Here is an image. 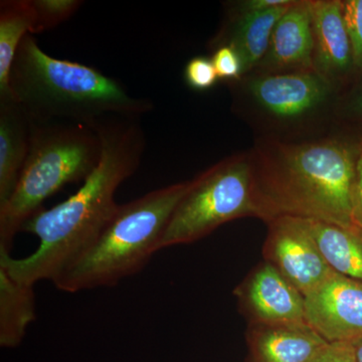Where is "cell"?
I'll return each instance as SVG.
<instances>
[{
  "label": "cell",
  "mask_w": 362,
  "mask_h": 362,
  "mask_svg": "<svg viewBox=\"0 0 362 362\" xmlns=\"http://www.w3.org/2000/svg\"><path fill=\"white\" fill-rule=\"evenodd\" d=\"M32 123L13 98L0 99V206L13 194L30 145Z\"/></svg>",
  "instance_id": "15"
},
{
  "label": "cell",
  "mask_w": 362,
  "mask_h": 362,
  "mask_svg": "<svg viewBox=\"0 0 362 362\" xmlns=\"http://www.w3.org/2000/svg\"><path fill=\"white\" fill-rule=\"evenodd\" d=\"M343 18L349 33L357 74L362 71V0H342Z\"/></svg>",
  "instance_id": "21"
},
{
  "label": "cell",
  "mask_w": 362,
  "mask_h": 362,
  "mask_svg": "<svg viewBox=\"0 0 362 362\" xmlns=\"http://www.w3.org/2000/svg\"><path fill=\"white\" fill-rule=\"evenodd\" d=\"M32 123L30 145L18 185L0 206V251L11 254L16 235L44 204L71 183L85 181L99 164L102 143L82 124Z\"/></svg>",
  "instance_id": "6"
},
{
  "label": "cell",
  "mask_w": 362,
  "mask_h": 362,
  "mask_svg": "<svg viewBox=\"0 0 362 362\" xmlns=\"http://www.w3.org/2000/svg\"><path fill=\"white\" fill-rule=\"evenodd\" d=\"M354 346H356L357 362H362V340L354 343Z\"/></svg>",
  "instance_id": "27"
},
{
  "label": "cell",
  "mask_w": 362,
  "mask_h": 362,
  "mask_svg": "<svg viewBox=\"0 0 362 362\" xmlns=\"http://www.w3.org/2000/svg\"><path fill=\"white\" fill-rule=\"evenodd\" d=\"M291 0H242V1L226 2L233 9L240 11H259L289 4Z\"/></svg>",
  "instance_id": "25"
},
{
  "label": "cell",
  "mask_w": 362,
  "mask_h": 362,
  "mask_svg": "<svg viewBox=\"0 0 362 362\" xmlns=\"http://www.w3.org/2000/svg\"><path fill=\"white\" fill-rule=\"evenodd\" d=\"M189 183H173L120 204L95 242L52 282L57 289L112 287L142 271L160 250L169 218Z\"/></svg>",
  "instance_id": "4"
},
{
  "label": "cell",
  "mask_w": 362,
  "mask_h": 362,
  "mask_svg": "<svg viewBox=\"0 0 362 362\" xmlns=\"http://www.w3.org/2000/svg\"><path fill=\"white\" fill-rule=\"evenodd\" d=\"M307 322L328 342L362 340V283L333 272L305 296Z\"/></svg>",
  "instance_id": "10"
},
{
  "label": "cell",
  "mask_w": 362,
  "mask_h": 362,
  "mask_svg": "<svg viewBox=\"0 0 362 362\" xmlns=\"http://www.w3.org/2000/svg\"><path fill=\"white\" fill-rule=\"evenodd\" d=\"M314 71L340 92L357 76L342 0H310Z\"/></svg>",
  "instance_id": "11"
},
{
  "label": "cell",
  "mask_w": 362,
  "mask_h": 362,
  "mask_svg": "<svg viewBox=\"0 0 362 362\" xmlns=\"http://www.w3.org/2000/svg\"><path fill=\"white\" fill-rule=\"evenodd\" d=\"M35 11L32 0L0 2V99L11 98L8 78L21 40L32 33Z\"/></svg>",
  "instance_id": "18"
},
{
  "label": "cell",
  "mask_w": 362,
  "mask_h": 362,
  "mask_svg": "<svg viewBox=\"0 0 362 362\" xmlns=\"http://www.w3.org/2000/svg\"><path fill=\"white\" fill-rule=\"evenodd\" d=\"M246 216L256 218L247 151L226 157L190 180L159 247L192 244L221 226Z\"/></svg>",
  "instance_id": "7"
},
{
  "label": "cell",
  "mask_w": 362,
  "mask_h": 362,
  "mask_svg": "<svg viewBox=\"0 0 362 362\" xmlns=\"http://www.w3.org/2000/svg\"><path fill=\"white\" fill-rule=\"evenodd\" d=\"M306 223L330 268L362 283V230L321 221Z\"/></svg>",
  "instance_id": "17"
},
{
  "label": "cell",
  "mask_w": 362,
  "mask_h": 362,
  "mask_svg": "<svg viewBox=\"0 0 362 362\" xmlns=\"http://www.w3.org/2000/svg\"><path fill=\"white\" fill-rule=\"evenodd\" d=\"M211 62L220 80L226 83L243 77V64L238 52L228 45L216 47L211 51Z\"/></svg>",
  "instance_id": "23"
},
{
  "label": "cell",
  "mask_w": 362,
  "mask_h": 362,
  "mask_svg": "<svg viewBox=\"0 0 362 362\" xmlns=\"http://www.w3.org/2000/svg\"><path fill=\"white\" fill-rule=\"evenodd\" d=\"M226 84L233 113L256 139L297 141L332 132L340 90L315 71H251Z\"/></svg>",
  "instance_id": "5"
},
{
  "label": "cell",
  "mask_w": 362,
  "mask_h": 362,
  "mask_svg": "<svg viewBox=\"0 0 362 362\" xmlns=\"http://www.w3.org/2000/svg\"><path fill=\"white\" fill-rule=\"evenodd\" d=\"M185 80L192 90L204 92L214 87L220 78L211 59L199 56L187 62L185 68Z\"/></svg>",
  "instance_id": "22"
},
{
  "label": "cell",
  "mask_w": 362,
  "mask_h": 362,
  "mask_svg": "<svg viewBox=\"0 0 362 362\" xmlns=\"http://www.w3.org/2000/svg\"><path fill=\"white\" fill-rule=\"evenodd\" d=\"M8 86L11 97L33 123L90 127L106 116L140 118L154 107L93 66L49 56L30 33L14 57Z\"/></svg>",
  "instance_id": "3"
},
{
  "label": "cell",
  "mask_w": 362,
  "mask_h": 362,
  "mask_svg": "<svg viewBox=\"0 0 362 362\" xmlns=\"http://www.w3.org/2000/svg\"><path fill=\"white\" fill-rule=\"evenodd\" d=\"M332 132L362 143V71L339 93Z\"/></svg>",
  "instance_id": "19"
},
{
  "label": "cell",
  "mask_w": 362,
  "mask_h": 362,
  "mask_svg": "<svg viewBox=\"0 0 362 362\" xmlns=\"http://www.w3.org/2000/svg\"><path fill=\"white\" fill-rule=\"evenodd\" d=\"M312 362H357L354 343L329 342Z\"/></svg>",
  "instance_id": "24"
},
{
  "label": "cell",
  "mask_w": 362,
  "mask_h": 362,
  "mask_svg": "<svg viewBox=\"0 0 362 362\" xmlns=\"http://www.w3.org/2000/svg\"><path fill=\"white\" fill-rule=\"evenodd\" d=\"M35 286L23 284L0 267V346L16 349L37 319Z\"/></svg>",
  "instance_id": "16"
},
{
  "label": "cell",
  "mask_w": 362,
  "mask_h": 362,
  "mask_svg": "<svg viewBox=\"0 0 362 362\" xmlns=\"http://www.w3.org/2000/svg\"><path fill=\"white\" fill-rule=\"evenodd\" d=\"M246 340L247 362H312L329 343L309 324H249Z\"/></svg>",
  "instance_id": "14"
},
{
  "label": "cell",
  "mask_w": 362,
  "mask_h": 362,
  "mask_svg": "<svg viewBox=\"0 0 362 362\" xmlns=\"http://www.w3.org/2000/svg\"><path fill=\"white\" fill-rule=\"evenodd\" d=\"M247 152L256 218L267 223L292 216L356 228V142L331 132L297 141L255 139Z\"/></svg>",
  "instance_id": "2"
},
{
  "label": "cell",
  "mask_w": 362,
  "mask_h": 362,
  "mask_svg": "<svg viewBox=\"0 0 362 362\" xmlns=\"http://www.w3.org/2000/svg\"><path fill=\"white\" fill-rule=\"evenodd\" d=\"M267 226L264 261L275 267L304 297L334 272L324 259L305 218L282 216Z\"/></svg>",
  "instance_id": "8"
},
{
  "label": "cell",
  "mask_w": 362,
  "mask_h": 362,
  "mask_svg": "<svg viewBox=\"0 0 362 362\" xmlns=\"http://www.w3.org/2000/svg\"><path fill=\"white\" fill-rule=\"evenodd\" d=\"M354 218L356 228L362 230V150L357 161L356 190H354Z\"/></svg>",
  "instance_id": "26"
},
{
  "label": "cell",
  "mask_w": 362,
  "mask_h": 362,
  "mask_svg": "<svg viewBox=\"0 0 362 362\" xmlns=\"http://www.w3.org/2000/svg\"><path fill=\"white\" fill-rule=\"evenodd\" d=\"M314 71L310 0H295L279 20L264 58L252 71L263 74Z\"/></svg>",
  "instance_id": "12"
},
{
  "label": "cell",
  "mask_w": 362,
  "mask_h": 362,
  "mask_svg": "<svg viewBox=\"0 0 362 362\" xmlns=\"http://www.w3.org/2000/svg\"><path fill=\"white\" fill-rule=\"evenodd\" d=\"M139 119L106 116L90 126L101 139L99 164L75 194L26 221L23 232L40 239L37 251L21 259L0 251V267L11 277L32 286L54 282L95 242L120 206L117 190L141 164L146 141Z\"/></svg>",
  "instance_id": "1"
},
{
  "label": "cell",
  "mask_w": 362,
  "mask_h": 362,
  "mask_svg": "<svg viewBox=\"0 0 362 362\" xmlns=\"http://www.w3.org/2000/svg\"><path fill=\"white\" fill-rule=\"evenodd\" d=\"M35 25L30 35L52 30L77 13L84 1L81 0H32Z\"/></svg>",
  "instance_id": "20"
},
{
  "label": "cell",
  "mask_w": 362,
  "mask_h": 362,
  "mask_svg": "<svg viewBox=\"0 0 362 362\" xmlns=\"http://www.w3.org/2000/svg\"><path fill=\"white\" fill-rule=\"evenodd\" d=\"M359 146H361V150H362V143H361V145H359Z\"/></svg>",
  "instance_id": "28"
},
{
  "label": "cell",
  "mask_w": 362,
  "mask_h": 362,
  "mask_svg": "<svg viewBox=\"0 0 362 362\" xmlns=\"http://www.w3.org/2000/svg\"><path fill=\"white\" fill-rule=\"evenodd\" d=\"M295 0L285 6L259 11H240L223 4V18L209 42L211 51L223 45L233 47L243 64V76L251 73L268 51L272 33L281 16Z\"/></svg>",
  "instance_id": "13"
},
{
  "label": "cell",
  "mask_w": 362,
  "mask_h": 362,
  "mask_svg": "<svg viewBox=\"0 0 362 362\" xmlns=\"http://www.w3.org/2000/svg\"><path fill=\"white\" fill-rule=\"evenodd\" d=\"M233 295L249 324H308L304 295L268 262H262L250 272Z\"/></svg>",
  "instance_id": "9"
}]
</instances>
